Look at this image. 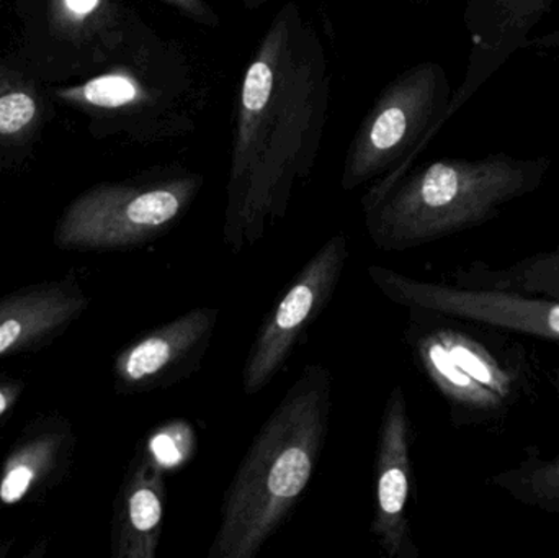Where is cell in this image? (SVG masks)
I'll return each mask as SVG.
<instances>
[{
	"instance_id": "e0dca14e",
	"label": "cell",
	"mask_w": 559,
	"mask_h": 558,
	"mask_svg": "<svg viewBox=\"0 0 559 558\" xmlns=\"http://www.w3.org/2000/svg\"><path fill=\"white\" fill-rule=\"evenodd\" d=\"M20 333H22V327L19 321L9 320L0 324V353L9 349L19 340Z\"/></svg>"
},
{
	"instance_id": "9c48e42d",
	"label": "cell",
	"mask_w": 559,
	"mask_h": 558,
	"mask_svg": "<svg viewBox=\"0 0 559 558\" xmlns=\"http://www.w3.org/2000/svg\"><path fill=\"white\" fill-rule=\"evenodd\" d=\"M219 310L193 308L134 344L121 360V373L140 389H170L202 366Z\"/></svg>"
},
{
	"instance_id": "8992f818",
	"label": "cell",
	"mask_w": 559,
	"mask_h": 558,
	"mask_svg": "<svg viewBox=\"0 0 559 558\" xmlns=\"http://www.w3.org/2000/svg\"><path fill=\"white\" fill-rule=\"evenodd\" d=\"M450 85L440 66H419L378 111L344 179L352 189L373 176L384 161L396 159L401 146L433 133L449 118Z\"/></svg>"
},
{
	"instance_id": "7c38bea8",
	"label": "cell",
	"mask_w": 559,
	"mask_h": 558,
	"mask_svg": "<svg viewBox=\"0 0 559 558\" xmlns=\"http://www.w3.org/2000/svg\"><path fill=\"white\" fill-rule=\"evenodd\" d=\"M163 468L164 465L151 452L150 464L144 465L136 485L128 495V549L138 557H154L163 533L166 511Z\"/></svg>"
},
{
	"instance_id": "5b68a950",
	"label": "cell",
	"mask_w": 559,
	"mask_h": 558,
	"mask_svg": "<svg viewBox=\"0 0 559 558\" xmlns=\"http://www.w3.org/2000/svg\"><path fill=\"white\" fill-rule=\"evenodd\" d=\"M348 254L347 238L332 236L283 292L265 317L246 359L242 369L246 395H258L285 366L299 340L334 297Z\"/></svg>"
},
{
	"instance_id": "7a4b0ae2",
	"label": "cell",
	"mask_w": 559,
	"mask_h": 558,
	"mask_svg": "<svg viewBox=\"0 0 559 558\" xmlns=\"http://www.w3.org/2000/svg\"><path fill=\"white\" fill-rule=\"evenodd\" d=\"M407 310V343L453 428L499 431L537 400L540 360L522 336L468 318Z\"/></svg>"
},
{
	"instance_id": "8fae6325",
	"label": "cell",
	"mask_w": 559,
	"mask_h": 558,
	"mask_svg": "<svg viewBox=\"0 0 559 558\" xmlns=\"http://www.w3.org/2000/svg\"><path fill=\"white\" fill-rule=\"evenodd\" d=\"M488 484L524 507L559 514V452L527 448L521 461L492 474Z\"/></svg>"
},
{
	"instance_id": "ffe728a7",
	"label": "cell",
	"mask_w": 559,
	"mask_h": 558,
	"mask_svg": "<svg viewBox=\"0 0 559 558\" xmlns=\"http://www.w3.org/2000/svg\"><path fill=\"white\" fill-rule=\"evenodd\" d=\"M548 382H550L551 389L559 396V364L558 366L551 367L550 372H548Z\"/></svg>"
},
{
	"instance_id": "9a60e30c",
	"label": "cell",
	"mask_w": 559,
	"mask_h": 558,
	"mask_svg": "<svg viewBox=\"0 0 559 558\" xmlns=\"http://www.w3.org/2000/svg\"><path fill=\"white\" fill-rule=\"evenodd\" d=\"M33 474L29 468L16 467L7 475L3 480L2 488H0V498L5 503H15L25 494L28 488L29 482H32Z\"/></svg>"
},
{
	"instance_id": "52a82bcc",
	"label": "cell",
	"mask_w": 559,
	"mask_h": 558,
	"mask_svg": "<svg viewBox=\"0 0 559 558\" xmlns=\"http://www.w3.org/2000/svg\"><path fill=\"white\" fill-rule=\"evenodd\" d=\"M413 426L403 387H393L378 429L374 462V514L371 533L384 556L419 558L413 539L409 504L413 494Z\"/></svg>"
},
{
	"instance_id": "5bb4252c",
	"label": "cell",
	"mask_w": 559,
	"mask_h": 558,
	"mask_svg": "<svg viewBox=\"0 0 559 558\" xmlns=\"http://www.w3.org/2000/svg\"><path fill=\"white\" fill-rule=\"evenodd\" d=\"M35 102L22 92L0 98V133L12 134L22 130L35 117Z\"/></svg>"
},
{
	"instance_id": "277c9868",
	"label": "cell",
	"mask_w": 559,
	"mask_h": 558,
	"mask_svg": "<svg viewBox=\"0 0 559 558\" xmlns=\"http://www.w3.org/2000/svg\"><path fill=\"white\" fill-rule=\"evenodd\" d=\"M368 277L394 304L468 318L522 337L559 344V298L426 282L370 265Z\"/></svg>"
},
{
	"instance_id": "44dd1931",
	"label": "cell",
	"mask_w": 559,
	"mask_h": 558,
	"mask_svg": "<svg viewBox=\"0 0 559 558\" xmlns=\"http://www.w3.org/2000/svg\"><path fill=\"white\" fill-rule=\"evenodd\" d=\"M7 408V400L5 396L0 393V415H2L3 412H5Z\"/></svg>"
},
{
	"instance_id": "30bf717a",
	"label": "cell",
	"mask_w": 559,
	"mask_h": 558,
	"mask_svg": "<svg viewBox=\"0 0 559 558\" xmlns=\"http://www.w3.org/2000/svg\"><path fill=\"white\" fill-rule=\"evenodd\" d=\"M452 284L559 298V242L509 265L472 262L453 272Z\"/></svg>"
},
{
	"instance_id": "d6986e66",
	"label": "cell",
	"mask_w": 559,
	"mask_h": 558,
	"mask_svg": "<svg viewBox=\"0 0 559 558\" xmlns=\"http://www.w3.org/2000/svg\"><path fill=\"white\" fill-rule=\"evenodd\" d=\"M69 9L78 13H87L97 5V0H66Z\"/></svg>"
},
{
	"instance_id": "3957f363",
	"label": "cell",
	"mask_w": 559,
	"mask_h": 558,
	"mask_svg": "<svg viewBox=\"0 0 559 558\" xmlns=\"http://www.w3.org/2000/svg\"><path fill=\"white\" fill-rule=\"evenodd\" d=\"M550 169V157L506 153L437 161L365 206L368 235L381 251H404L478 228L537 192Z\"/></svg>"
},
{
	"instance_id": "6da1fadb",
	"label": "cell",
	"mask_w": 559,
	"mask_h": 558,
	"mask_svg": "<svg viewBox=\"0 0 559 558\" xmlns=\"http://www.w3.org/2000/svg\"><path fill=\"white\" fill-rule=\"evenodd\" d=\"M332 376L311 364L269 416L226 490L209 558H254L288 520L328 438Z\"/></svg>"
},
{
	"instance_id": "4fadbf2b",
	"label": "cell",
	"mask_w": 559,
	"mask_h": 558,
	"mask_svg": "<svg viewBox=\"0 0 559 558\" xmlns=\"http://www.w3.org/2000/svg\"><path fill=\"white\" fill-rule=\"evenodd\" d=\"M85 98L98 107H120L136 97V88L120 75L94 79L84 88Z\"/></svg>"
},
{
	"instance_id": "ac0fdd59",
	"label": "cell",
	"mask_w": 559,
	"mask_h": 558,
	"mask_svg": "<svg viewBox=\"0 0 559 558\" xmlns=\"http://www.w3.org/2000/svg\"><path fill=\"white\" fill-rule=\"evenodd\" d=\"M169 2L176 3V5H179L180 9L193 13V15L199 16L200 20H205L206 10L200 0H169Z\"/></svg>"
},
{
	"instance_id": "ba28073f",
	"label": "cell",
	"mask_w": 559,
	"mask_h": 558,
	"mask_svg": "<svg viewBox=\"0 0 559 558\" xmlns=\"http://www.w3.org/2000/svg\"><path fill=\"white\" fill-rule=\"evenodd\" d=\"M555 0H468L469 61L463 84L450 102L449 117L466 104L502 66L525 49L531 33L554 9Z\"/></svg>"
},
{
	"instance_id": "2e32d148",
	"label": "cell",
	"mask_w": 559,
	"mask_h": 558,
	"mask_svg": "<svg viewBox=\"0 0 559 558\" xmlns=\"http://www.w3.org/2000/svg\"><path fill=\"white\" fill-rule=\"evenodd\" d=\"M525 49H532V51L538 52V55L557 56L559 59V28L528 39Z\"/></svg>"
}]
</instances>
